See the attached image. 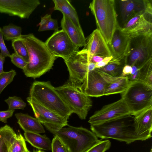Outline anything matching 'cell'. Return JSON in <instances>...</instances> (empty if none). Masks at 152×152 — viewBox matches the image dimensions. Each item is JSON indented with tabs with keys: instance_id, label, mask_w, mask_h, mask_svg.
<instances>
[{
	"instance_id": "1",
	"label": "cell",
	"mask_w": 152,
	"mask_h": 152,
	"mask_svg": "<svg viewBox=\"0 0 152 152\" xmlns=\"http://www.w3.org/2000/svg\"><path fill=\"white\" fill-rule=\"evenodd\" d=\"M20 38L26 46L29 60L23 70L27 77L35 79L49 71L57 58L49 51L45 42L32 33L22 35Z\"/></svg>"
},
{
	"instance_id": "2",
	"label": "cell",
	"mask_w": 152,
	"mask_h": 152,
	"mask_svg": "<svg viewBox=\"0 0 152 152\" xmlns=\"http://www.w3.org/2000/svg\"><path fill=\"white\" fill-rule=\"evenodd\" d=\"M132 115L106 121L96 125H91L90 129L97 136L102 139H113L129 144L137 140L144 141L137 135Z\"/></svg>"
},
{
	"instance_id": "3",
	"label": "cell",
	"mask_w": 152,
	"mask_h": 152,
	"mask_svg": "<svg viewBox=\"0 0 152 152\" xmlns=\"http://www.w3.org/2000/svg\"><path fill=\"white\" fill-rule=\"evenodd\" d=\"M29 97L67 120L72 113L49 81L34 82L30 89Z\"/></svg>"
},
{
	"instance_id": "4",
	"label": "cell",
	"mask_w": 152,
	"mask_h": 152,
	"mask_svg": "<svg viewBox=\"0 0 152 152\" xmlns=\"http://www.w3.org/2000/svg\"><path fill=\"white\" fill-rule=\"evenodd\" d=\"M89 7L95 18L97 29L109 45L119 24L114 0H93Z\"/></svg>"
},
{
	"instance_id": "5",
	"label": "cell",
	"mask_w": 152,
	"mask_h": 152,
	"mask_svg": "<svg viewBox=\"0 0 152 152\" xmlns=\"http://www.w3.org/2000/svg\"><path fill=\"white\" fill-rule=\"evenodd\" d=\"M53 134L60 139L69 152H86L100 141L93 132L82 126L68 125Z\"/></svg>"
},
{
	"instance_id": "6",
	"label": "cell",
	"mask_w": 152,
	"mask_h": 152,
	"mask_svg": "<svg viewBox=\"0 0 152 152\" xmlns=\"http://www.w3.org/2000/svg\"><path fill=\"white\" fill-rule=\"evenodd\" d=\"M55 88L72 113L76 114L81 120L85 119L92 106L90 97L81 90L80 86L68 81Z\"/></svg>"
},
{
	"instance_id": "7",
	"label": "cell",
	"mask_w": 152,
	"mask_h": 152,
	"mask_svg": "<svg viewBox=\"0 0 152 152\" xmlns=\"http://www.w3.org/2000/svg\"><path fill=\"white\" fill-rule=\"evenodd\" d=\"M121 94L131 115L134 116L152 107V88L139 81L129 83L127 88Z\"/></svg>"
},
{
	"instance_id": "8",
	"label": "cell",
	"mask_w": 152,
	"mask_h": 152,
	"mask_svg": "<svg viewBox=\"0 0 152 152\" xmlns=\"http://www.w3.org/2000/svg\"><path fill=\"white\" fill-rule=\"evenodd\" d=\"M130 37L125 64L140 68L152 59V34Z\"/></svg>"
},
{
	"instance_id": "9",
	"label": "cell",
	"mask_w": 152,
	"mask_h": 152,
	"mask_svg": "<svg viewBox=\"0 0 152 152\" xmlns=\"http://www.w3.org/2000/svg\"><path fill=\"white\" fill-rule=\"evenodd\" d=\"M26 100L33 110L35 118L52 134L68 125L67 119L43 106L29 96Z\"/></svg>"
},
{
	"instance_id": "10",
	"label": "cell",
	"mask_w": 152,
	"mask_h": 152,
	"mask_svg": "<svg viewBox=\"0 0 152 152\" xmlns=\"http://www.w3.org/2000/svg\"><path fill=\"white\" fill-rule=\"evenodd\" d=\"M64 61L69 73L68 81L80 86L88 72V53L83 49L79 50Z\"/></svg>"
},
{
	"instance_id": "11",
	"label": "cell",
	"mask_w": 152,
	"mask_h": 152,
	"mask_svg": "<svg viewBox=\"0 0 152 152\" xmlns=\"http://www.w3.org/2000/svg\"><path fill=\"white\" fill-rule=\"evenodd\" d=\"M45 43L53 55L56 58H61L64 60L79 50V48L62 29L55 31Z\"/></svg>"
},
{
	"instance_id": "12",
	"label": "cell",
	"mask_w": 152,
	"mask_h": 152,
	"mask_svg": "<svg viewBox=\"0 0 152 152\" xmlns=\"http://www.w3.org/2000/svg\"><path fill=\"white\" fill-rule=\"evenodd\" d=\"M130 115H131V113L121 98L96 111L90 117L88 122L90 125L97 124Z\"/></svg>"
},
{
	"instance_id": "13",
	"label": "cell",
	"mask_w": 152,
	"mask_h": 152,
	"mask_svg": "<svg viewBox=\"0 0 152 152\" xmlns=\"http://www.w3.org/2000/svg\"><path fill=\"white\" fill-rule=\"evenodd\" d=\"M40 4L39 0H0V13L28 19Z\"/></svg>"
},
{
	"instance_id": "14",
	"label": "cell",
	"mask_w": 152,
	"mask_h": 152,
	"mask_svg": "<svg viewBox=\"0 0 152 152\" xmlns=\"http://www.w3.org/2000/svg\"><path fill=\"white\" fill-rule=\"evenodd\" d=\"M152 14H139L124 23L121 29L129 36L152 34Z\"/></svg>"
},
{
	"instance_id": "15",
	"label": "cell",
	"mask_w": 152,
	"mask_h": 152,
	"mask_svg": "<svg viewBox=\"0 0 152 152\" xmlns=\"http://www.w3.org/2000/svg\"><path fill=\"white\" fill-rule=\"evenodd\" d=\"M118 3L124 24L137 15L152 14L151 0H120L118 1Z\"/></svg>"
},
{
	"instance_id": "16",
	"label": "cell",
	"mask_w": 152,
	"mask_h": 152,
	"mask_svg": "<svg viewBox=\"0 0 152 152\" xmlns=\"http://www.w3.org/2000/svg\"><path fill=\"white\" fill-rule=\"evenodd\" d=\"M130 38L129 36L121 31L118 24L108 45L113 57L109 63H118L125 58L128 50Z\"/></svg>"
},
{
	"instance_id": "17",
	"label": "cell",
	"mask_w": 152,
	"mask_h": 152,
	"mask_svg": "<svg viewBox=\"0 0 152 152\" xmlns=\"http://www.w3.org/2000/svg\"><path fill=\"white\" fill-rule=\"evenodd\" d=\"M106 85L105 80L95 69L87 73L80 88L87 96L98 97L104 96Z\"/></svg>"
},
{
	"instance_id": "18",
	"label": "cell",
	"mask_w": 152,
	"mask_h": 152,
	"mask_svg": "<svg viewBox=\"0 0 152 152\" xmlns=\"http://www.w3.org/2000/svg\"><path fill=\"white\" fill-rule=\"evenodd\" d=\"M83 49L91 56H112L108 44L97 28L86 39V44Z\"/></svg>"
},
{
	"instance_id": "19",
	"label": "cell",
	"mask_w": 152,
	"mask_h": 152,
	"mask_svg": "<svg viewBox=\"0 0 152 152\" xmlns=\"http://www.w3.org/2000/svg\"><path fill=\"white\" fill-rule=\"evenodd\" d=\"M134 125L136 134L145 140L151 137L152 107L134 116Z\"/></svg>"
},
{
	"instance_id": "20",
	"label": "cell",
	"mask_w": 152,
	"mask_h": 152,
	"mask_svg": "<svg viewBox=\"0 0 152 152\" xmlns=\"http://www.w3.org/2000/svg\"><path fill=\"white\" fill-rule=\"evenodd\" d=\"M95 70L106 83L104 96L121 94L128 88L129 84L128 76L114 77Z\"/></svg>"
},
{
	"instance_id": "21",
	"label": "cell",
	"mask_w": 152,
	"mask_h": 152,
	"mask_svg": "<svg viewBox=\"0 0 152 152\" xmlns=\"http://www.w3.org/2000/svg\"><path fill=\"white\" fill-rule=\"evenodd\" d=\"M61 26L73 43L79 48L84 46L86 39L82 29L77 27L67 17L63 15Z\"/></svg>"
},
{
	"instance_id": "22",
	"label": "cell",
	"mask_w": 152,
	"mask_h": 152,
	"mask_svg": "<svg viewBox=\"0 0 152 152\" xmlns=\"http://www.w3.org/2000/svg\"><path fill=\"white\" fill-rule=\"evenodd\" d=\"M15 115L17 119L18 124L24 132L39 134L45 132V129L42 124L36 118L28 114L21 113H16Z\"/></svg>"
},
{
	"instance_id": "23",
	"label": "cell",
	"mask_w": 152,
	"mask_h": 152,
	"mask_svg": "<svg viewBox=\"0 0 152 152\" xmlns=\"http://www.w3.org/2000/svg\"><path fill=\"white\" fill-rule=\"evenodd\" d=\"M54 10H58L69 18L78 28L82 29L75 9L67 0H53Z\"/></svg>"
},
{
	"instance_id": "24",
	"label": "cell",
	"mask_w": 152,
	"mask_h": 152,
	"mask_svg": "<svg viewBox=\"0 0 152 152\" xmlns=\"http://www.w3.org/2000/svg\"><path fill=\"white\" fill-rule=\"evenodd\" d=\"M25 138L32 146L38 149L46 151L51 150V142L45 135L31 132H24Z\"/></svg>"
},
{
	"instance_id": "25",
	"label": "cell",
	"mask_w": 152,
	"mask_h": 152,
	"mask_svg": "<svg viewBox=\"0 0 152 152\" xmlns=\"http://www.w3.org/2000/svg\"><path fill=\"white\" fill-rule=\"evenodd\" d=\"M16 135L13 129L8 125L0 128V152H9Z\"/></svg>"
},
{
	"instance_id": "26",
	"label": "cell",
	"mask_w": 152,
	"mask_h": 152,
	"mask_svg": "<svg viewBox=\"0 0 152 152\" xmlns=\"http://www.w3.org/2000/svg\"><path fill=\"white\" fill-rule=\"evenodd\" d=\"M139 68L137 81H139L148 87L152 88V59Z\"/></svg>"
},
{
	"instance_id": "27",
	"label": "cell",
	"mask_w": 152,
	"mask_h": 152,
	"mask_svg": "<svg viewBox=\"0 0 152 152\" xmlns=\"http://www.w3.org/2000/svg\"><path fill=\"white\" fill-rule=\"evenodd\" d=\"M125 65L124 58L120 63H109L102 68L96 69L112 76H121L123 68Z\"/></svg>"
},
{
	"instance_id": "28",
	"label": "cell",
	"mask_w": 152,
	"mask_h": 152,
	"mask_svg": "<svg viewBox=\"0 0 152 152\" xmlns=\"http://www.w3.org/2000/svg\"><path fill=\"white\" fill-rule=\"evenodd\" d=\"M1 29L4 38L7 41L19 39L22 35L21 28L12 24L4 26Z\"/></svg>"
},
{
	"instance_id": "29",
	"label": "cell",
	"mask_w": 152,
	"mask_h": 152,
	"mask_svg": "<svg viewBox=\"0 0 152 152\" xmlns=\"http://www.w3.org/2000/svg\"><path fill=\"white\" fill-rule=\"evenodd\" d=\"M39 25V31L50 30H53L55 31L58 30L57 21L52 18L50 14H46L41 17Z\"/></svg>"
},
{
	"instance_id": "30",
	"label": "cell",
	"mask_w": 152,
	"mask_h": 152,
	"mask_svg": "<svg viewBox=\"0 0 152 152\" xmlns=\"http://www.w3.org/2000/svg\"><path fill=\"white\" fill-rule=\"evenodd\" d=\"M24 138L20 133L16 134L10 147L9 152H28Z\"/></svg>"
},
{
	"instance_id": "31",
	"label": "cell",
	"mask_w": 152,
	"mask_h": 152,
	"mask_svg": "<svg viewBox=\"0 0 152 152\" xmlns=\"http://www.w3.org/2000/svg\"><path fill=\"white\" fill-rule=\"evenodd\" d=\"M12 45L15 52L22 57L27 63L29 60L28 51L21 39L19 38L12 41Z\"/></svg>"
},
{
	"instance_id": "32",
	"label": "cell",
	"mask_w": 152,
	"mask_h": 152,
	"mask_svg": "<svg viewBox=\"0 0 152 152\" xmlns=\"http://www.w3.org/2000/svg\"><path fill=\"white\" fill-rule=\"evenodd\" d=\"M16 74V71L13 69L0 74V95L5 88L12 81Z\"/></svg>"
},
{
	"instance_id": "33",
	"label": "cell",
	"mask_w": 152,
	"mask_h": 152,
	"mask_svg": "<svg viewBox=\"0 0 152 152\" xmlns=\"http://www.w3.org/2000/svg\"><path fill=\"white\" fill-rule=\"evenodd\" d=\"M4 101L8 105V109L15 110L16 109L23 110L26 106V104L20 98L15 96H9Z\"/></svg>"
},
{
	"instance_id": "34",
	"label": "cell",
	"mask_w": 152,
	"mask_h": 152,
	"mask_svg": "<svg viewBox=\"0 0 152 152\" xmlns=\"http://www.w3.org/2000/svg\"><path fill=\"white\" fill-rule=\"evenodd\" d=\"M111 145L109 140H100L86 152H105L110 148Z\"/></svg>"
},
{
	"instance_id": "35",
	"label": "cell",
	"mask_w": 152,
	"mask_h": 152,
	"mask_svg": "<svg viewBox=\"0 0 152 152\" xmlns=\"http://www.w3.org/2000/svg\"><path fill=\"white\" fill-rule=\"evenodd\" d=\"M51 142L52 152H69L65 145L57 136H54Z\"/></svg>"
},
{
	"instance_id": "36",
	"label": "cell",
	"mask_w": 152,
	"mask_h": 152,
	"mask_svg": "<svg viewBox=\"0 0 152 152\" xmlns=\"http://www.w3.org/2000/svg\"><path fill=\"white\" fill-rule=\"evenodd\" d=\"M11 62L18 67L23 70L27 62L15 52L10 55V57Z\"/></svg>"
},
{
	"instance_id": "37",
	"label": "cell",
	"mask_w": 152,
	"mask_h": 152,
	"mask_svg": "<svg viewBox=\"0 0 152 152\" xmlns=\"http://www.w3.org/2000/svg\"><path fill=\"white\" fill-rule=\"evenodd\" d=\"M0 54L5 58L9 57L10 54L4 42L3 35L1 28L0 27Z\"/></svg>"
},
{
	"instance_id": "38",
	"label": "cell",
	"mask_w": 152,
	"mask_h": 152,
	"mask_svg": "<svg viewBox=\"0 0 152 152\" xmlns=\"http://www.w3.org/2000/svg\"><path fill=\"white\" fill-rule=\"evenodd\" d=\"M14 111L15 110L9 109L4 111H0V121L7 123V119L12 116Z\"/></svg>"
},
{
	"instance_id": "39",
	"label": "cell",
	"mask_w": 152,
	"mask_h": 152,
	"mask_svg": "<svg viewBox=\"0 0 152 152\" xmlns=\"http://www.w3.org/2000/svg\"><path fill=\"white\" fill-rule=\"evenodd\" d=\"M112 58V56L105 57L102 61L96 63V69H99L105 66L110 62Z\"/></svg>"
},
{
	"instance_id": "40",
	"label": "cell",
	"mask_w": 152,
	"mask_h": 152,
	"mask_svg": "<svg viewBox=\"0 0 152 152\" xmlns=\"http://www.w3.org/2000/svg\"><path fill=\"white\" fill-rule=\"evenodd\" d=\"M132 71V67L131 66L126 64L124 66L122 72L121 76L125 77L131 75Z\"/></svg>"
},
{
	"instance_id": "41",
	"label": "cell",
	"mask_w": 152,
	"mask_h": 152,
	"mask_svg": "<svg viewBox=\"0 0 152 152\" xmlns=\"http://www.w3.org/2000/svg\"><path fill=\"white\" fill-rule=\"evenodd\" d=\"M89 55L90 62L94 63H96L102 61L106 57L99 56H91L89 54Z\"/></svg>"
},
{
	"instance_id": "42",
	"label": "cell",
	"mask_w": 152,
	"mask_h": 152,
	"mask_svg": "<svg viewBox=\"0 0 152 152\" xmlns=\"http://www.w3.org/2000/svg\"><path fill=\"white\" fill-rule=\"evenodd\" d=\"M5 58L0 54V74L3 72V64L5 61Z\"/></svg>"
},
{
	"instance_id": "43",
	"label": "cell",
	"mask_w": 152,
	"mask_h": 152,
	"mask_svg": "<svg viewBox=\"0 0 152 152\" xmlns=\"http://www.w3.org/2000/svg\"><path fill=\"white\" fill-rule=\"evenodd\" d=\"M96 68V63L90 62L88 65V72L92 71L95 70Z\"/></svg>"
},
{
	"instance_id": "44",
	"label": "cell",
	"mask_w": 152,
	"mask_h": 152,
	"mask_svg": "<svg viewBox=\"0 0 152 152\" xmlns=\"http://www.w3.org/2000/svg\"><path fill=\"white\" fill-rule=\"evenodd\" d=\"M44 152V151H42L39 150V151H35V152Z\"/></svg>"
},
{
	"instance_id": "45",
	"label": "cell",
	"mask_w": 152,
	"mask_h": 152,
	"mask_svg": "<svg viewBox=\"0 0 152 152\" xmlns=\"http://www.w3.org/2000/svg\"><path fill=\"white\" fill-rule=\"evenodd\" d=\"M151 152H152V149H151Z\"/></svg>"
},
{
	"instance_id": "46",
	"label": "cell",
	"mask_w": 152,
	"mask_h": 152,
	"mask_svg": "<svg viewBox=\"0 0 152 152\" xmlns=\"http://www.w3.org/2000/svg\"><path fill=\"white\" fill-rule=\"evenodd\" d=\"M28 152H30V151H28Z\"/></svg>"
}]
</instances>
